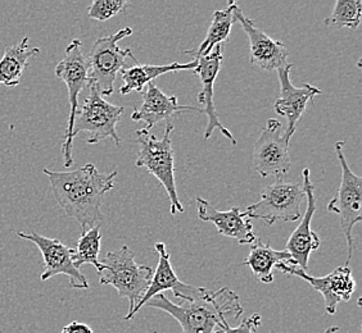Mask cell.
Instances as JSON below:
<instances>
[{
  "label": "cell",
  "instance_id": "cell-3",
  "mask_svg": "<svg viewBox=\"0 0 362 333\" xmlns=\"http://www.w3.org/2000/svg\"><path fill=\"white\" fill-rule=\"evenodd\" d=\"M173 130L174 123L168 122L162 139L156 138L151 132L143 128L135 132V136L139 144L136 166H144L149 174H153L160 181L170 199L171 215H176L184 213V207L179 199L175 182V154L171 143Z\"/></svg>",
  "mask_w": 362,
  "mask_h": 333
},
{
  "label": "cell",
  "instance_id": "cell-7",
  "mask_svg": "<svg viewBox=\"0 0 362 333\" xmlns=\"http://www.w3.org/2000/svg\"><path fill=\"white\" fill-rule=\"evenodd\" d=\"M56 76L66 83L69 90V102H70V116L67 122V128L64 131L62 143L63 163L64 166L70 168L74 166L72 157V130L74 122L78 111V95L90 83L89 78V62L83 53V42L78 39H74L64 50L62 61L57 64Z\"/></svg>",
  "mask_w": 362,
  "mask_h": 333
},
{
  "label": "cell",
  "instance_id": "cell-10",
  "mask_svg": "<svg viewBox=\"0 0 362 333\" xmlns=\"http://www.w3.org/2000/svg\"><path fill=\"white\" fill-rule=\"evenodd\" d=\"M289 143L278 119H267L253 149V166L261 177L286 180L291 171Z\"/></svg>",
  "mask_w": 362,
  "mask_h": 333
},
{
  "label": "cell",
  "instance_id": "cell-9",
  "mask_svg": "<svg viewBox=\"0 0 362 333\" xmlns=\"http://www.w3.org/2000/svg\"><path fill=\"white\" fill-rule=\"evenodd\" d=\"M344 141L335 143V153L341 163V181L338 193L327 204V210L339 215L341 232L344 234L349 246V257L346 264H349L354 253L352 229L357 223H361L362 178L354 174L344 157Z\"/></svg>",
  "mask_w": 362,
  "mask_h": 333
},
{
  "label": "cell",
  "instance_id": "cell-18",
  "mask_svg": "<svg viewBox=\"0 0 362 333\" xmlns=\"http://www.w3.org/2000/svg\"><path fill=\"white\" fill-rule=\"evenodd\" d=\"M193 111L201 113V108L180 105L175 95L168 97L153 83H148L146 91H143V100L139 107H134L132 119L135 122H144L146 131L153 128L160 121H170L176 114ZM171 122V121H170Z\"/></svg>",
  "mask_w": 362,
  "mask_h": 333
},
{
  "label": "cell",
  "instance_id": "cell-1",
  "mask_svg": "<svg viewBox=\"0 0 362 333\" xmlns=\"http://www.w3.org/2000/svg\"><path fill=\"white\" fill-rule=\"evenodd\" d=\"M58 205L70 218L76 219L83 232L100 226L105 195L115 188L117 171L100 174L91 163L69 172L42 169Z\"/></svg>",
  "mask_w": 362,
  "mask_h": 333
},
{
  "label": "cell",
  "instance_id": "cell-26",
  "mask_svg": "<svg viewBox=\"0 0 362 333\" xmlns=\"http://www.w3.org/2000/svg\"><path fill=\"white\" fill-rule=\"evenodd\" d=\"M129 6L126 0H95L88 8V16L95 21H108L112 17L124 13Z\"/></svg>",
  "mask_w": 362,
  "mask_h": 333
},
{
  "label": "cell",
  "instance_id": "cell-11",
  "mask_svg": "<svg viewBox=\"0 0 362 333\" xmlns=\"http://www.w3.org/2000/svg\"><path fill=\"white\" fill-rule=\"evenodd\" d=\"M17 237L35 243L37 249L40 250L42 259H44V265H45V270L40 274L42 281H47L49 278L63 274L70 279L71 289H76V290H88L89 289L88 279L74 264V260H72L74 249L72 248L67 246L66 243H63L62 241H59L57 238H49V237L42 236L36 232L26 234V232L18 231Z\"/></svg>",
  "mask_w": 362,
  "mask_h": 333
},
{
  "label": "cell",
  "instance_id": "cell-21",
  "mask_svg": "<svg viewBox=\"0 0 362 333\" xmlns=\"http://www.w3.org/2000/svg\"><path fill=\"white\" fill-rule=\"evenodd\" d=\"M280 263L296 265L291 254L286 250L272 249L269 243L256 240L252 243L248 257L243 264L251 270L253 276L262 284H272L274 281V270Z\"/></svg>",
  "mask_w": 362,
  "mask_h": 333
},
{
  "label": "cell",
  "instance_id": "cell-2",
  "mask_svg": "<svg viewBox=\"0 0 362 333\" xmlns=\"http://www.w3.org/2000/svg\"><path fill=\"white\" fill-rule=\"evenodd\" d=\"M168 313L181 327V333H216L223 320H237L243 314V306L235 292L229 287L217 291L209 290L201 298L175 304L160 293L151 298L146 305Z\"/></svg>",
  "mask_w": 362,
  "mask_h": 333
},
{
  "label": "cell",
  "instance_id": "cell-28",
  "mask_svg": "<svg viewBox=\"0 0 362 333\" xmlns=\"http://www.w3.org/2000/svg\"><path fill=\"white\" fill-rule=\"evenodd\" d=\"M61 333H94L90 327L80 322H72L70 325L63 327Z\"/></svg>",
  "mask_w": 362,
  "mask_h": 333
},
{
  "label": "cell",
  "instance_id": "cell-5",
  "mask_svg": "<svg viewBox=\"0 0 362 333\" xmlns=\"http://www.w3.org/2000/svg\"><path fill=\"white\" fill-rule=\"evenodd\" d=\"M132 34V28H125L113 35L99 37L93 44L89 56H86L89 62V78L102 97H111L117 73L135 59L132 49L119 47V42Z\"/></svg>",
  "mask_w": 362,
  "mask_h": 333
},
{
  "label": "cell",
  "instance_id": "cell-25",
  "mask_svg": "<svg viewBox=\"0 0 362 333\" xmlns=\"http://www.w3.org/2000/svg\"><path fill=\"white\" fill-rule=\"evenodd\" d=\"M361 0H337L334 11L330 17L325 18V26L334 30L339 28H357L361 23Z\"/></svg>",
  "mask_w": 362,
  "mask_h": 333
},
{
  "label": "cell",
  "instance_id": "cell-16",
  "mask_svg": "<svg viewBox=\"0 0 362 333\" xmlns=\"http://www.w3.org/2000/svg\"><path fill=\"white\" fill-rule=\"evenodd\" d=\"M302 185L306 194V210L300 219V226L293 231L286 243V251L291 254L293 262L300 271H307L308 259L311 253L320 248V238L311 229V222L316 212L315 186L311 181L310 169L305 168L302 172Z\"/></svg>",
  "mask_w": 362,
  "mask_h": 333
},
{
  "label": "cell",
  "instance_id": "cell-20",
  "mask_svg": "<svg viewBox=\"0 0 362 333\" xmlns=\"http://www.w3.org/2000/svg\"><path fill=\"white\" fill-rule=\"evenodd\" d=\"M197 66H198L197 59L189 63L174 62L171 64H163V66H153V64H140L138 59L135 58L133 62L121 71L122 86L119 87V92L122 95H127L133 91L143 92L144 86L152 83L154 78L170 72L193 71Z\"/></svg>",
  "mask_w": 362,
  "mask_h": 333
},
{
  "label": "cell",
  "instance_id": "cell-8",
  "mask_svg": "<svg viewBox=\"0 0 362 333\" xmlns=\"http://www.w3.org/2000/svg\"><path fill=\"white\" fill-rule=\"evenodd\" d=\"M88 87L89 95L85 99L83 107L78 108L75 117L72 139L81 132H88V144H98L103 140L111 139L115 145L119 146L121 139L117 133V123L125 108L108 103L91 81Z\"/></svg>",
  "mask_w": 362,
  "mask_h": 333
},
{
  "label": "cell",
  "instance_id": "cell-24",
  "mask_svg": "<svg viewBox=\"0 0 362 333\" xmlns=\"http://www.w3.org/2000/svg\"><path fill=\"white\" fill-rule=\"evenodd\" d=\"M100 226H95L93 229L81 232L76 243V249H74V264L77 270H80L84 264H91L98 273L102 271V264L99 260L100 253Z\"/></svg>",
  "mask_w": 362,
  "mask_h": 333
},
{
  "label": "cell",
  "instance_id": "cell-13",
  "mask_svg": "<svg viewBox=\"0 0 362 333\" xmlns=\"http://www.w3.org/2000/svg\"><path fill=\"white\" fill-rule=\"evenodd\" d=\"M275 270L302 278L311 287H314L316 291L320 292L325 303V310L330 315H334L338 304L341 301H349L356 290L355 279L349 264L335 268L334 271L325 277H313L307 274V272L300 271L296 265H288L286 263L279 264Z\"/></svg>",
  "mask_w": 362,
  "mask_h": 333
},
{
  "label": "cell",
  "instance_id": "cell-6",
  "mask_svg": "<svg viewBox=\"0 0 362 333\" xmlns=\"http://www.w3.org/2000/svg\"><path fill=\"white\" fill-rule=\"evenodd\" d=\"M306 205L303 185L286 180L275 181L261 193L259 200L243 212L248 219H262L267 226L274 223L296 222Z\"/></svg>",
  "mask_w": 362,
  "mask_h": 333
},
{
  "label": "cell",
  "instance_id": "cell-23",
  "mask_svg": "<svg viewBox=\"0 0 362 333\" xmlns=\"http://www.w3.org/2000/svg\"><path fill=\"white\" fill-rule=\"evenodd\" d=\"M235 6H237L235 1H229L228 7L225 9L216 11L212 16L211 26H209L204 40L201 42V45L198 48L185 52V54L193 56L194 59H198L201 56H209L217 45H223V42L228 40V37L230 36L233 25L237 22L234 17Z\"/></svg>",
  "mask_w": 362,
  "mask_h": 333
},
{
  "label": "cell",
  "instance_id": "cell-27",
  "mask_svg": "<svg viewBox=\"0 0 362 333\" xmlns=\"http://www.w3.org/2000/svg\"><path fill=\"white\" fill-rule=\"evenodd\" d=\"M259 326H261V315L258 313H255L250 318L242 320L240 325L235 328L230 327L228 320H223L221 326L217 328L216 333H257Z\"/></svg>",
  "mask_w": 362,
  "mask_h": 333
},
{
  "label": "cell",
  "instance_id": "cell-4",
  "mask_svg": "<svg viewBox=\"0 0 362 333\" xmlns=\"http://www.w3.org/2000/svg\"><path fill=\"white\" fill-rule=\"evenodd\" d=\"M100 264L102 271L98 273L99 284L113 286L119 298L129 300V313L133 312L151 284L153 270L146 264L136 263L135 254L127 246L110 251Z\"/></svg>",
  "mask_w": 362,
  "mask_h": 333
},
{
  "label": "cell",
  "instance_id": "cell-14",
  "mask_svg": "<svg viewBox=\"0 0 362 333\" xmlns=\"http://www.w3.org/2000/svg\"><path fill=\"white\" fill-rule=\"evenodd\" d=\"M197 61H198V66L192 72L195 76L199 77L202 83V90L198 94L197 99L201 104L204 105L201 113H204L209 119V123L204 131V140H209L214 131L218 130V132L223 133L233 145H237V139L234 138V135L220 122L218 113L214 103V85L223 61V45H217L209 56H201Z\"/></svg>",
  "mask_w": 362,
  "mask_h": 333
},
{
  "label": "cell",
  "instance_id": "cell-17",
  "mask_svg": "<svg viewBox=\"0 0 362 333\" xmlns=\"http://www.w3.org/2000/svg\"><path fill=\"white\" fill-rule=\"evenodd\" d=\"M235 21L240 23L244 32L250 39L251 45V63L262 70L274 72L289 64V50L280 40H274L258 28L255 22L245 17L239 6L234 8Z\"/></svg>",
  "mask_w": 362,
  "mask_h": 333
},
{
  "label": "cell",
  "instance_id": "cell-19",
  "mask_svg": "<svg viewBox=\"0 0 362 333\" xmlns=\"http://www.w3.org/2000/svg\"><path fill=\"white\" fill-rule=\"evenodd\" d=\"M195 202L198 217L204 222L214 223L220 235L237 240L239 245H252L257 240L251 219H248L238 207L221 212L202 198H197Z\"/></svg>",
  "mask_w": 362,
  "mask_h": 333
},
{
  "label": "cell",
  "instance_id": "cell-22",
  "mask_svg": "<svg viewBox=\"0 0 362 333\" xmlns=\"http://www.w3.org/2000/svg\"><path fill=\"white\" fill-rule=\"evenodd\" d=\"M39 48H28V37H23L18 44L6 48L0 59V85L8 87L17 86L28 61L39 54Z\"/></svg>",
  "mask_w": 362,
  "mask_h": 333
},
{
  "label": "cell",
  "instance_id": "cell-15",
  "mask_svg": "<svg viewBox=\"0 0 362 333\" xmlns=\"http://www.w3.org/2000/svg\"><path fill=\"white\" fill-rule=\"evenodd\" d=\"M293 67L294 66L292 63H289L286 67L276 71L281 92L274 104V109L279 116L286 117L288 121L284 136L289 141L297 130V126L302 121L307 104L310 102L313 103L314 97L321 94L320 89L310 83H305L302 87H296L291 81V70Z\"/></svg>",
  "mask_w": 362,
  "mask_h": 333
},
{
  "label": "cell",
  "instance_id": "cell-29",
  "mask_svg": "<svg viewBox=\"0 0 362 333\" xmlns=\"http://www.w3.org/2000/svg\"><path fill=\"white\" fill-rule=\"evenodd\" d=\"M338 329H339V328H338L337 326L329 327V328L325 329V332L324 333H335L337 331H338Z\"/></svg>",
  "mask_w": 362,
  "mask_h": 333
},
{
  "label": "cell",
  "instance_id": "cell-12",
  "mask_svg": "<svg viewBox=\"0 0 362 333\" xmlns=\"http://www.w3.org/2000/svg\"><path fill=\"white\" fill-rule=\"evenodd\" d=\"M154 249L158 254L157 270L153 272V277L151 279V284L148 286L144 296L140 300L139 304L134 308L133 312L126 314L125 320H133L134 315L139 312L151 298L163 291L171 290L174 292L175 298H180L181 301H193L197 298H203L209 291L204 287H195L181 282L175 274L174 268L170 262V253L166 249L165 243H156Z\"/></svg>",
  "mask_w": 362,
  "mask_h": 333
}]
</instances>
